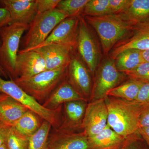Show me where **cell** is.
<instances>
[{"instance_id":"6da1fadb","label":"cell","mask_w":149,"mask_h":149,"mask_svg":"<svg viewBox=\"0 0 149 149\" xmlns=\"http://www.w3.org/2000/svg\"><path fill=\"white\" fill-rule=\"evenodd\" d=\"M107 107V124L118 134L127 138L138 133L140 115L149 105L111 97L104 99Z\"/></svg>"},{"instance_id":"7a4b0ae2","label":"cell","mask_w":149,"mask_h":149,"mask_svg":"<svg viewBox=\"0 0 149 149\" xmlns=\"http://www.w3.org/2000/svg\"><path fill=\"white\" fill-rule=\"evenodd\" d=\"M29 27V24L16 23L0 29V66L11 80L19 77L17 65L19 49L22 35Z\"/></svg>"},{"instance_id":"3957f363","label":"cell","mask_w":149,"mask_h":149,"mask_svg":"<svg viewBox=\"0 0 149 149\" xmlns=\"http://www.w3.org/2000/svg\"><path fill=\"white\" fill-rule=\"evenodd\" d=\"M84 18L97 33L105 55L109 54L115 45L125 36L134 24L123 20L114 14L100 16H85Z\"/></svg>"},{"instance_id":"277c9868","label":"cell","mask_w":149,"mask_h":149,"mask_svg":"<svg viewBox=\"0 0 149 149\" xmlns=\"http://www.w3.org/2000/svg\"><path fill=\"white\" fill-rule=\"evenodd\" d=\"M68 66L45 71L27 79L13 80L37 102L45 101L62 81L67 73Z\"/></svg>"},{"instance_id":"5b68a950","label":"cell","mask_w":149,"mask_h":149,"mask_svg":"<svg viewBox=\"0 0 149 149\" xmlns=\"http://www.w3.org/2000/svg\"><path fill=\"white\" fill-rule=\"evenodd\" d=\"M68 17L66 14L57 8L44 13H37L29 24L28 32L22 38L20 50H30L40 45L59 23Z\"/></svg>"},{"instance_id":"8992f818","label":"cell","mask_w":149,"mask_h":149,"mask_svg":"<svg viewBox=\"0 0 149 149\" xmlns=\"http://www.w3.org/2000/svg\"><path fill=\"white\" fill-rule=\"evenodd\" d=\"M0 93H4L34 112L44 120L47 121L52 126L56 128L59 125V109H48L29 95L13 80H7L0 75Z\"/></svg>"},{"instance_id":"52a82bcc","label":"cell","mask_w":149,"mask_h":149,"mask_svg":"<svg viewBox=\"0 0 149 149\" xmlns=\"http://www.w3.org/2000/svg\"><path fill=\"white\" fill-rule=\"evenodd\" d=\"M121 73L116 68L115 60L110 58L105 59L96 73L92 94L93 100L105 98L108 92L117 86L121 81Z\"/></svg>"},{"instance_id":"ba28073f","label":"cell","mask_w":149,"mask_h":149,"mask_svg":"<svg viewBox=\"0 0 149 149\" xmlns=\"http://www.w3.org/2000/svg\"><path fill=\"white\" fill-rule=\"evenodd\" d=\"M130 49L149 50V21L134 24L112 49L109 58L115 60L123 52Z\"/></svg>"},{"instance_id":"9c48e42d","label":"cell","mask_w":149,"mask_h":149,"mask_svg":"<svg viewBox=\"0 0 149 149\" xmlns=\"http://www.w3.org/2000/svg\"><path fill=\"white\" fill-rule=\"evenodd\" d=\"M77 48L78 55L88 70L94 73L98 65L99 55L97 48L87 22L82 16H79Z\"/></svg>"},{"instance_id":"30bf717a","label":"cell","mask_w":149,"mask_h":149,"mask_svg":"<svg viewBox=\"0 0 149 149\" xmlns=\"http://www.w3.org/2000/svg\"><path fill=\"white\" fill-rule=\"evenodd\" d=\"M107 107L104 99L93 100L86 107L82 123L87 137L95 136L102 131L107 124Z\"/></svg>"},{"instance_id":"8fae6325","label":"cell","mask_w":149,"mask_h":149,"mask_svg":"<svg viewBox=\"0 0 149 149\" xmlns=\"http://www.w3.org/2000/svg\"><path fill=\"white\" fill-rule=\"evenodd\" d=\"M79 16L70 17L65 19L55 27L42 43L30 50L51 44H63L76 48Z\"/></svg>"},{"instance_id":"7c38bea8","label":"cell","mask_w":149,"mask_h":149,"mask_svg":"<svg viewBox=\"0 0 149 149\" xmlns=\"http://www.w3.org/2000/svg\"><path fill=\"white\" fill-rule=\"evenodd\" d=\"M75 49L68 45L51 44L33 50L43 57L47 70H53L68 66Z\"/></svg>"},{"instance_id":"4fadbf2b","label":"cell","mask_w":149,"mask_h":149,"mask_svg":"<svg viewBox=\"0 0 149 149\" xmlns=\"http://www.w3.org/2000/svg\"><path fill=\"white\" fill-rule=\"evenodd\" d=\"M67 73L70 83L77 92L83 97L88 95L91 89L89 71L78 54L74 52L68 67Z\"/></svg>"},{"instance_id":"5bb4252c","label":"cell","mask_w":149,"mask_h":149,"mask_svg":"<svg viewBox=\"0 0 149 149\" xmlns=\"http://www.w3.org/2000/svg\"><path fill=\"white\" fill-rule=\"evenodd\" d=\"M0 3L10 14V24L29 25L38 13L36 0H1Z\"/></svg>"},{"instance_id":"9a60e30c","label":"cell","mask_w":149,"mask_h":149,"mask_svg":"<svg viewBox=\"0 0 149 149\" xmlns=\"http://www.w3.org/2000/svg\"><path fill=\"white\" fill-rule=\"evenodd\" d=\"M19 78L27 79L47 70L43 57L35 50L19 51L17 58Z\"/></svg>"},{"instance_id":"2e32d148","label":"cell","mask_w":149,"mask_h":149,"mask_svg":"<svg viewBox=\"0 0 149 149\" xmlns=\"http://www.w3.org/2000/svg\"><path fill=\"white\" fill-rule=\"evenodd\" d=\"M85 100L69 82L63 81L54 90L43 104L48 109L55 110L62 104L72 101Z\"/></svg>"},{"instance_id":"e0dca14e","label":"cell","mask_w":149,"mask_h":149,"mask_svg":"<svg viewBox=\"0 0 149 149\" xmlns=\"http://www.w3.org/2000/svg\"><path fill=\"white\" fill-rule=\"evenodd\" d=\"M47 149H90L88 137L81 133L54 134L48 141Z\"/></svg>"},{"instance_id":"ac0fdd59","label":"cell","mask_w":149,"mask_h":149,"mask_svg":"<svg viewBox=\"0 0 149 149\" xmlns=\"http://www.w3.org/2000/svg\"><path fill=\"white\" fill-rule=\"evenodd\" d=\"M127 138L115 132L108 124L100 133L88 137L90 149H120Z\"/></svg>"},{"instance_id":"d6986e66","label":"cell","mask_w":149,"mask_h":149,"mask_svg":"<svg viewBox=\"0 0 149 149\" xmlns=\"http://www.w3.org/2000/svg\"><path fill=\"white\" fill-rule=\"evenodd\" d=\"M29 110L10 96L0 93V121L11 126Z\"/></svg>"},{"instance_id":"ffe728a7","label":"cell","mask_w":149,"mask_h":149,"mask_svg":"<svg viewBox=\"0 0 149 149\" xmlns=\"http://www.w3.org/2000/svg\"><path fill=\"white\" fill-rule=\"evenodd\" d=\"M133 24L149 21V0H129L122 12L117 14Z\"/></svg>"},{"instance_id":"44dd1931","label":"cell","mask_w":149,"mask_h":149,"mask_svg":"<svg viewBox=\"0 0 149 149\" xmlns=\"http://www.w3.org/2000/svg\"><path fill=\"white\" fill-rule=\"evenodd\" d=\"M39 118H41L29 110L10 126L21 136L29 138L42 125Z\"/></svg>"},{"instance_id":"7402d4cb","label":"cell","mask_w":149,"mask_h":149,"mask_svg":"<svg viewBox=\"0 0 149 149\" xmlns=\"http://www.w3.org/2000/svg\"><path fill=\"white\" fill-rule=\"evenodd\" d=\"M143 62L141 51L135 49L124 51L115 59L116 68L123 73L134 69Z\"/></svg>"},{"instance_id":"603a6c76","label":"cell","mask_w":149,"mask_h":149,"mask_svg":"<svg viewBox=\"0 0 149 149\" xmlns=\"http://www.w3.org/2000/svg\"><path fill=\"white\" fill-rule=\"evenodd\" d=\"M143 83L140 81L130 80L113 88L107 93V97H113L128 101H134Z\"/></svg>"},{"instance_id":"cb8c5ba5","label":"cell","mask_w":149,"mask_h":149,"mask_svg":"<svg viewBox=\"0 0 149 149\" xmlns=\"http://www.w3.org/2000/svg\"><path fill=\"white\" fill-rule=\"evenodd\" d=\"M51 126L49 122L44 120L39 129L28 139L27 149H47Z\"/></svg>"},{"instance_id":"d4e9b609","label":"cell","mask_w":149,"mask_h":149,"mask_svg":"<svg viewBox=\"0 0 149 149\" xmlns=\"http://www.w3.org/2000/svg\"><path fill=\"white\" fill-rule=\"evenodd\" d=\"M82 12L85 16H100L111 13L109 0H89Z\"/></svg>"},{"instance_id":"484cf974","label":"cell","mask_w":149,"mask_h":149,"mask_svg":"<svg viewBox=\"0 0 149 149\" xmlns=\"http://www.w3.org/2000/svg\"><path fill=\"white\" fill-rule=\"evenodd\" d=\"M89 0H60L56 8L69 17L79 16Z\"/></svg>"},{"instance_id":"4316f807","label":"cell","mask_w":149,"mask_h":149,"mask_svg":"<svg viewBox=\"0 0 149 149\" xmlns=\"http://www.w3.org/2000/svg\"><path fill=\"white\" fill-rule=\"evenodd\" d=\"M28 139L20 135L11 126H9L6 143L8 149H27Z\"/></svg>"},{"instance_id":"83f0119b","label":"cell","mask_w":149,"mask_h":149,"mask_svg":"<svg viewBox=\"0 0 149 149\" xmlns=\"http://www.w3.org/2000/svg\"><path fill=\"white\" fill-rule=\"evenodd\" d=\"M123 73L130 80L144 83L149 82V62H143L136 68Z\"/></svg>"},{"instance_id":"f1b7e54d","label":"cell","mask_w":149,"mask_h":149,"mask_svg":"<svg viewBox=\"0 0 149 149\" xmlns=\"http://www.w3.org/2000/svg\"><path fill=\"white\" fill-rule=\"evenodd\" d=\"M120 149H149V147L138 133L128 137Z\"/></svg>"},{"instance_id":"f546056e","label":"cell","mask_w":149,"mask_h":149,"mask_svg":"<svg viewBox=\"0 0 149 149\" xmlns=\"http://www.w3.org/2000/svg\"><path fill=\"white\" fill-rule=\"evenodd\" d=\"M86 107L85 100H77L74 111L70 116L67 118L69 122L76 124L80 121L84 117Z\"/></svg>"},{"instance_id":"4dcf8cb0","label":"cell","mask_w":149,"mask_h":149,"mask_svg":"<svg viewBox=\"0 0 149 149\" xmlns=\"http://www.w3.org/2000/svg\"><path fill=\"white\" fill-rule=\"evenodd\" d=\"M60 1V0H36L38 13L54 10Z\"/></svg>"},{"instance_id":"1f68e13d","label":"cell","mask_w":149,"mask_h":149,"mask_svg":"<svg viewBox=\"0 0 149 149\" xmlns=\"http://www.w3.org/2000/svg\"><path fill=\"white\" fill-rule=\"evenodd\" d=\"M135 101L143 104L149 105V82L144 83L142 85Z\"/></svg>"},{"instance_id":"d6a6232c","label":"cell","mask_w":149,"mask_h":149,"mask_svg":"<svg viewBox=\"0 0 149 149\" xmlns=\"http://www.w3.org/2000/svg\"><path fill=\"white\" fill-rule=\"evenodd\" d=\"M129 0H109L111 13L117 14L125 8Z\"/></svg>"},{"instance_id":"836d02e7","label":"cell","mask_w":149,"mask_h":149,"mask_svg":"<svg viewBox=\"0 0 149 149\" xmlns=\"http://www.w3.org/2000/svg\"><path fill=\"white\" fill-rule=\"evenodd\" d=\"M10 23V15L8 10L6 8L0 7V29Z\"/></svg>"},{"instance_id":"e575fe53","label":"cell","mask_w":149,"mask_h":149,"mask_svg":"<svg viewBox=\"0 0 149 149\" xmlns=\"http://www.w3.org/2000/svg\"><path fill=\"white\" fill-rule=\"evenodd\" d=\"M149 127V105L143 110L139 119V128Z\"/></svg>"},{"instance_id":"d590c367","label":"cell","mask_w":149,"mask_h":149,"mask_svg":"<svg viewBox=\"0 0 149 149\" xmlns=\"http://www.w3.org/2000/svg\"><path fill=\"white\" fill-rule=\"evenodd\" d=\"M9 126H10L6 125L0 121V146L6 143V137Z\"/></svg>"},{"instance_id":"8d00e7d4","label":"cell","mask_w":149,"mask_h":149,"mask_svg":"<svg viewBox=\"0 0 149 149\" xmlns=\"http://www.w3.org/2000/svg\"><path fill=\"white\" fill-rule=\"evenodd\" d=\"M138 133L149 147V127L139 128Z\"/></svg>"},{"instance_id":"74e56055","label":"cell","mask_w":149,"mask_h":149,"mask_svg":"<svg viewBox=\"0 0 149 149\" xmlns=\"http://www.w3.org/2000/svg\"><path fill=\"white\" fill-rule=\"evenodd\" d=\"M141 54L143 62H149V50L141 51Z\"/></svg>"},{"instance_id":"f35d334b","label":"cell","mask_w":149,"mask_h":149,"mask_svg":"<svg viewBox=\"0 0 149 149\" xmlns=\"http://www.w3.org/2000/svg\"><path fill=\"white\" fill-rule=\"evenodd\" d=\"M1 40H0V45H1ZM0 74H2L3 76L5 77H6V78H7V77H8L7 75L6 74L5 72L4 71V70H3L2 68H1V66H0Z\"/></svg>"},{"instance_id":"ab89813d","label":"cell","mask_w":149,"mask_h":149,"mask_svg":"<svg viewBox=\"0 0 149 149\" xmlns=\"http://www.w3.org/2000/svg\"><path fill=\"white\" fill-rule=\"evenodd\" d=\"M0 149H8L6 143L3 144L0 146Z\"/></svg>"}]
</instances>
